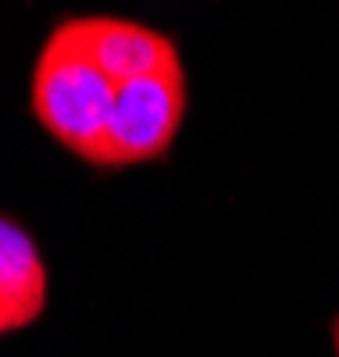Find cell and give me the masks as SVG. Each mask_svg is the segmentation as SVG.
<instances>
[{
    "instance_id": "6da1fadb",
    "label": "cell",
    "mask_w": 339,
    "mask_h": 357,
    "mask_svg": "<svg viewBox=\"0 0 339 357\" xmlns=\"http://www.w3.org/2000/svg\"><path fill=\"white\" fill-rule=\"evenodd\" d=\"M114 89L118 86L86 54L50 33L33 68V114L65 151L100 168L107 154Z\"/></svg>"
},
{
    "instance_id": "7a4b0ae2",
    "label": "cell",
    "mask_w": 339,
    "mask_h": 357,
    "mask_svg": "<svg viewBox=\"0 0 339 357\" xmlns=\"http://www.w3.org/2000/svg\"><path fill=\"white\" fill-rule=\"evenodd\" d=\"M182 114H186L182 65L150 79L121 82L114 89L104 168H126L161 158L182 126Z\"/></svg>"
},
{
    "instance_id": "5b68a950",
    "label": "cell",
    "mask_w": 339,
    "mask_h": 357,
    "mask_svg": "<svg viewBox=\"0 0 339 357\" xmlns=\"http://www.w3.org/2000/svg\"><path fill=\"white\" fill-rule=\"evenodd\" d=\"M332 336H336V354H339V321H336V333Z\"/></svg>"
},
{
    "instance_id": "277c9868",
    "label": "cell",
    "mask_w": 339,
    "mask_h": 357,
    "mask_svg": "<svg viewBox=\"0 0 339 357\" xmlns=\"http://www.w3.org/2000/svg\"><path fill=\"white\" fill-rule=\"evenodd\" d=\"M47 307V264L22 225L0 215V336L29 329Z\"/></svg>"
},
{
    "instance_id": "3957f363",
    "label": "cell",
    "mask_w": 339,
    "mask_h": 357,
    "mask_svg": "<svg viewBox=\"0 0 339 357\" xmlns=\"http://www.w3.org/2000/svg\"><path fill=\"white\" fill-rule=\"evenodd\" d=\"M54 33L68 47H75L79 54H86L114 86L179 68L175 43L140 22H129V18H107V15L68 18Z\"/></svg>"
}]
</instances>
